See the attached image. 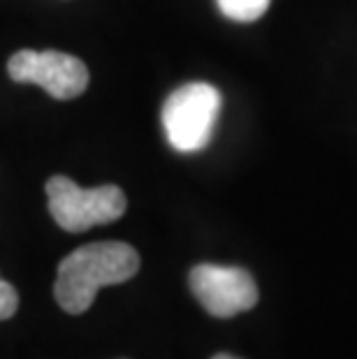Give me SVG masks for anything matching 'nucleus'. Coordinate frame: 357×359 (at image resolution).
Wrapping results in <instances>:
<instances>
[{"label":"nucleus","instance_id":"f257e3e1","mask_svg":"<svg viewBox=\"0 0 357 359\" xmlns=\"http://www.w3.org/2000/svg\"><path fill=\"white\" fill-rule=\"evenodd\" d=\"M140 271V253L123 241H95L72 250L58 264L54 297L65 313L79 316L93 306L97 290L130 280Z\"/></svg>","mask_w":357,"mask_h":359},{"label":"nucleus","instance_id":"f03ea898","mask_svg":"<svg viewBox=\"0 0 357 359\" xmlns=\"http://www.w3.org/2000/svg\"><path fill=\"white\" fill-rule=\"evenodd\" d=\"M223 97L211 83L179 86L163 104V128L170 147L179 154H195L211 142Z\"/></svg>","mask_w":357,"mask_h":359},{"label":"nucleus","instance_id":"7ed1b4c3","mask_svg":"<svg viewBox=\"0 0 357 359\" xmlns=\"http://www.w3.org/2000/svg\"><path fill=\"white\" fill-rule=\"evenodd\" d=\"M47 197L51 218L72 234L114 223L128 209V200L119 186L83 190L67 177H51L47 181Z\"/></svg>","mask_w":357,"mask_h":359},{"label":"nucleus","instance_id":"20e7f679","mask_svg":"<svg viewBox=\"0 0 357 359\" xmlns=\"http://www.w3.org/2000/svg\"><path fill=\"white\" fill-rule=\"evenodd\" d=\"M7 74L19 83L42 86L56 100H74L88 86V67L63 51L21 49L7 60Z\"/></svg>","mask_w":357,"mask_h":359},{"label":"nucleus","instance_id":"39448f33","mask_svg":"<svg viewBox=\"0 0 357 359\" xmlns=\"http://www.w3.org/2000/svg\"><path fill=\"white\" fill-rule=\"evenodd\" d=\"M188 283L197 302L214 318H234L257 304L255 280L239 266L197 264Z\"/></svg>","mask_w":357,"mask_h":359},{"label":"nucleus","instance_id":"423d86ee","mask_svg":"<svg viewBox=\"0 0 357 359\" xmlns=\"http://www.w3.org/2000/svg\"><path fill=\"white\" fill-rule=\"evenodd\" d=\"M216 3L218 10L227 19L239 21V24H248V21H257L269 10L271 0H216Z\"/></svg>","mask_w":357,"mask_h":359},{"label":"nucleus","instance_id":"0eeeda50","mask_svg":"<svg viewBox=\"0 0 357 359\" xmlns=\"http://www.w3.org/2000/svg\"><path fill=\"white\" fill-rule=\"evenodd\" d=\"M19 309V294L10 283L0 278V320L12 318Z\"/></svg>","mask_w":357,"mask_h":359},{"label":"nucleus","instance_id":"6e6552de","mask_svg":"<svg viewBox=\"0 0 357 359\" xmlns=\"http://www.w3.org/2000/svg\"><path fill=\"white\" fill-rule=\"evenodd\" d=\"M214 359H237V357H232V355H225V353H220V355H216Z\"/></svg>","mask_w":357,"mask_h":359}]
</instances>
